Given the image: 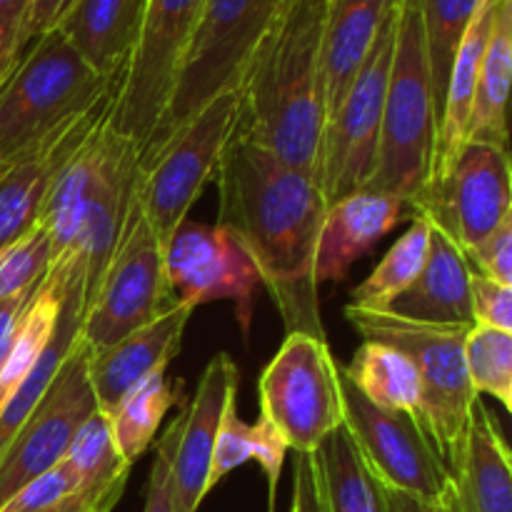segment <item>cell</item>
<instances>
[{
  "label": "cell",
  "instance_id": "1",
  "mask_svg": "<svg viewBox=\"0 0 512 512\" xmlns=\"http://www.w3.org/2000/svg\"><path fill=\"white\" fill-rule=\"evenodd\" d=\"M218 225L233 230L253 255L285 333L325 340L315 248L328 203L320 180L290 168L235 130L218 170Z\"/></svg>",
  "mask_w": 512,
  "mask_h": 512
},
{
  "label": "cell",
  "instance_id": "2",
  "mask_svg": "<svg viewBox=\"0 0 512 512\" xmlns=\"http://www.w3.org/2000/svg\"><path fill=\"white\" fill-rule=\"evenodd\" d=\"M328 0H285L250 58L238 133L320 180L325 105L320 53Z\"/></svg>",
  "mask_w": 512,
  "mask_h": 512
},
{
  "label": "cell",
  "instance_id": "3",
  "mask_svg": "<svg viewBox=\"0 0 512 512\" xmlns=\"http://www.w3.org/2000/svg\"><path fill=\"white\" fill-rule=\"evenodd\" d=\"M120 78L90 68L58 28L38 35L0 78V165L110 98Z\"/></svg>",
  "mask_w": 512,
  "mask_h": 512
},
{
  "label": "cell",
  "instance_id": "4",
  "mask_svg": "<svg viewBox=\"0 0 512 512\" xmlns=\"http://www.w3.org/2000/svg\"><path fill=\"white\" fill-rule=\"evenodd\" d=\"M435 140L438 113L418 0H398V33L385 93L378 160L365 190L398 195L408 205L433 173Z\"/></svg>",
  "mask_w": 512,
  "mask_h": 512
},
{
  "label": "cell",
  "instance_id": "5",
  "mask_svg": "<svg viewBox=\"0 0 512 512\" xmlns=\"http://www.w3.org/2000/svg\"><path fill=\"white\" fill-rule=\"evenodd\" d=\"M348 323L373 343L393 345L413 360L420 378V420L450 475L463 458L475 395L465 370L468 325H423L383 310L345 305Z\"/></svg>",
  "mask_w": 512,
  "mask_h": 512
},
{
  "label": "cell",
  "instance_id": "6",
  "mask_svg": "<svg viewBox=\"0 0 512 512\" xmlns=\"http://www.w3.org/2000/svg\"><path fill=\"white\" fill-rule=\"evenodd\" d=\"M283 3L285 0H205L193 38L180 60L168 108L145 150L188 123L210 100L240 88L255 48L278 18Z\"/></svg>",
  "mask_w": 512,
  "mask_h": 512
},
{
  "label": "cell",
  "instance_id": "7",
  "mask_svg": "<svg viewBox=\"0 0 512 512\" xmlns=\"http://www.w3.org/2000/svg\"><path fill=\"white\" fill-rule=\"evenodd\" d=\"M240 115L243 90H228L140 155L138 203L163 245L188 220L193 203L215 178Z\"/></svg>",
  "mask_w": 512,
  "mask_h": 512
},
{
  "label": "cell",
  "instance_id": "8",
  "mask_svg": "<svg viewBox=\"0 0 512 512\" xmlns=\"http://www.w3.org/2000/svg\"><path fill=\"white\" fill-rule=\"evenodd\" d=\"M338 368L323 338L290 333L260 375V415L295 455H313L343 425Z\"/></svg>",
  "mask_w": 512,
  "mask_h": 512
},
{
  "label": "cell",
  "instance_id": "9",
  "mask_svg": "<svg viewBox=\"0 0 512 512\" xmlns=\"http://www.w3.org/2000/svg\"><path fill=\"white\" fill-rule=\"evenodd\" d=\"M398 33V3L390 10L355 73L348 93L335 113L325 120L323 153H320V190L325 203L333 205L348 195L365 190L375 170L383 128L385 93Z\"/></svg>",
  "mask_w": 512,
  "mask_h": 512
},
{
  "label": "cell",
  "instance_id": "10",
  "mask_svg": "<svg viewBox=\"0 0 512 512\" xmlns=\"http://www.w3.org/2000/svg\"><path fill=\"white\" fill-rule=\"evenodd\" d=\"M205 0H148L108 123L143 153L168 108L180 60L188 50Z\"/></svg>",
  "mask_w": 512,
  "mask_h": 512
},
{
  "label": "cell",
  "instance_id": "11",
  "mask_svg": "<svg viewBox=\"0 0 512 512\" xmlns=\"http://www.w3.org/2000/svg\"><path fill=\"white\" fill-rule=\"evenodd\" d=\"M163 243L135 200L128 225L83 310L80 338L90 353L110 348L170 308Z\"/></svg>",
  "mask_w": 512,
  "mask_h": 512
},
{
  "label": "cell",
  "instance_id": "12",
  "mask_svg": "<svg viewBox=\"0 0 512 512\" xmlns=\"http://www.w3.org/2000/svg\"><path fill=\"white\" fill-rule=\"evenodd\" d=\"M340 398L345 430L383 488L403 490L425 500L445 498L455 488L453 475L440 460L418 413L378 408L343 375Z\"/></svg>",
  "mask_w": 512,
  "mask_h": 512
},
{
  "label": "cell",
  "instance_id": "13",
  "mask_svg": "<svg viewBox=\"0 0 512 512\" xmlns=\"http://www.w3.org/2000/svg\"><path fill=\"white\" fill-rule=\"evenodd\" d=\"M165 288L173 305L230 300L243 335L253 325L255 293L263 285L253 255L225 225L185 220L163 245Z\"/></svg>",
  "mask_w": 512,
  "mask_h": 512
},
{
  "label": "cell",
  "instance_id": "14",
  "mask_svg": "<svg viewBox=\"0 0 512 512\" xmlns=\"http://www.w3.org/2000/svg\"><path fill=\"white\" fill-rule=\"evenodd\" d=\"M408 208L440 225L465 253L512 215L510 148L465 143L448 175L425 185Z\"/></svg>",
  "mask_w": 512,
  "mask_h": 512
},
{
  "label": "cell",
  "instance_id": "15",
  "mask_svg": "<svg viewBox=\"0 0 512 512\" xmlns=\"http://www.w3.org/2000/svg\"><path fill=\"white\" fill-rule=\"evenodd\" d=\"M90 348L80 338L8 448L0 455V508L68 453L80 425L98 410L88 375Z\"/></svg>",
  "mask_w": 512,
  "mask_h": 512
},
{
  "label": "cell",
  "instance_id": "16",
  "mask_svg": "<svg viewBox=\"0 0 512 512\" xmlns=\"http://www.w3.org/2000/svg\"><path fill=\"white\" fill-rule=\"evenodd\" d=\"M238 365L228 353L210 358L183 413L173 458V512H198L210 493V465L220 420L238 393Z\"/></svg>",
  "mask_w": 512,
  "mask_h": 512
},
{
  "label": "cell",
  "instance_id": "17",
  "mask_svg": "<svg viewBox=\"0 0 512 512\" xmlns=\"http://www.w3.org/2000/svg\"><path fill=\"white\" fill-rule=\"evenodd\" d=\"M138 163L140 150L128 138L115 133L108 123L98 188L73 250V258L85 270V303L103 278L125 233L130 210L138 200Z\"/></svg>",
  "mask_w": 512,
  "mask_h": 512
},
{
  "label": "cell",
  "instance_id": "18",
  "mask_svg": "<svg viewBox=\"0 0 512 512\" xmlns=\"http://www.w3.org/2000/svg\"><path fill=\"white\" fill-rule=\"evenodd\" d=\"M115 93L0 165V248L18 240L38 223L50 178L58 165L83 143L85 135L100 120L108 118Z\"/></svg>",
  "mask_w": 512,
  "mask_h": 512
},
{
  "label": "cell",
  "instance_id": "19",
  "mask_svg": "<svg viewBox=\"0 0 512 512\" xmlns=\"http://www.w3.org/2000/svg\"><path fill=\"white\" fill-rule=\"evenodd\" d=\"M190 318H193L190 305H170L153 323L143 325L100 353H90V388L100 413H113L140 380L173 363L175 355L180 353Z\"/></svg>",
  "mask_w": 512,
  "mask_h": 512
},
{
  "label": "cell",
  "instance_id": "20",
  "mask_svg": "<svg viewBox=\"0 0 512 512\" xmlns=\"http://www.w3.org/2000/svg\"><path fill=\"white\" fill-rule=\"evenodd\" d=\"M405 200L398 195L358 190L328 205L315 248V283H340L380 238L400 223Z\"/></svg>",
  "mask_w": 512,
  "mask_h": 512
},
{
  "label": "cell",
  "instance_id": "21",
  "mask_svg": "<svg viewBox=\"0 0 512 512\" xmlns=\"http://www.w3.org/2000/svg\"><path fill=\"white\" fill-rule=\"evenodd\" d=\"M430 223V245L423 270L410 288L390 300L383 313L423 325H468L473 328L470 305V265L463 248L440 225Z\"/></svg>",
  "mask_w": 512,
  "mask_h": 512
},
{
  "label": "cell",
  "instance_id": "22",
  "mask_svg": "<svg viewBox=\"0 0 512 512\" xmlns=\"http://www.w3.org/2000/svg\"><path fill=\"white\" fill-rule=\"evenodd\" d=\"M105 138H108V118L100 120L85 135L83 143L58 165V170L50 178L38 213V223L43 225L50 240L48 268L73 260L85 213H88L95 188H98Z\"/></svg>",
  "mask_w": 512,
  "mask_h": 512
},
{
  "label": "cell",
  "instance_id": "23",
  "mask_svg": "<svg viewBox=\"0 0 512 512\" xmlns=\"http://www.w3.org/2000/svg\"><path fill=\"white\" fill-rule=\"evenodd\" d=\"M458 512H512V458L483 398L470 410L463 458L453 475Z\"/></svg>",
  "mask_w": 512,
  "mask_h": 512
},
{
  "label": "cell",
  "instance_id": "24",
  "mask_svg": "<svg viewBox=\"0 0 512 512\" xmlns=\"http://www.w3.org/2000/svg\"><path fill=\"white\" fill-rule=\"evenodd\" d=\"M398 0H328L323 25V75L325 120L335 113L348 93L365 55L373 48L380 25L385 23Z\"/></svg>",
  "mask_w": 512,
  "mask_h": 512
},
{
  "label": "cell",
  "instance_id": "25",
  "mask_svg": "<svg viewBox=\"0 0 512 512\" xmlns=\"http://www.w3.org/2000/svg\"><path fill=\"white\" fill-rule=\"evenodd\" d=\"M148 0H73L55 28L100 75L125 70Z\"/></svg>",
  "mask_w": 512,
  "mask_h": 512
},
{
  "label": "cell",
  "instance_id": "26",
  "mask_svg": "<svg viewBox=\"0 0 512 512\" xmlns=\"http://www.w3.org/2000/svg\"><path fill=\"white\" fill-rule=\"evenodd\" d=\"M498 0H483L478 13L470 20L463 40L458 45V53L453 58V68L448 75V88H445L443 113L438 123V140H435V158L430 183H438L448 175L450 165L458 158L463 145L468 143L470 118H473L475 90H478L480 60H483L485 43H488L490 28H493Z\"/></svg>",
  "mask_w": 512,
  "mask_h": 512
},
{
  "label": "cell",
  "instance_id": "27",
  "mask_svg": "<svg viewBox=\"0 0 512 512\" xmlns=\"http://www.w3.org/2000/svg\"><path fill=\"white\" fill-rule=\"evenodd\" d=\"M83 310H85V270L78 260H70L68 288H65L63 308H60L58 325H55L53 338H50V343L45 345L43 355L38 358L35 368L30 370L28 378L23 380V385L15 390L13 398H10L8 403H5V408L0 410V455H3V450L8 448L10 440L15 438L20 425H23L25 420H28V415L33 413L35 405L40 403L45 390L50 388L55 375L60 373L63 363L68 360L73 345L80 340Z\"/></svg>",
  "mask_w": 512,
  "mask_h": 512
},
{
  "label": "cell",
  "instance_id": "28",
  "mask_svg": "<svg viewBox=\"0 0 512 512\" xmlns=\"http://www.w3.org/2000/svg\"><path fill=\"white\" fill-rule=\"evenodd\" d=\"M512 78V0H498L493 28L480 60L478 90H475L473 118L468 143L508 145V93Z\"/></svg>",
  "mask_w": 512,
  "mask_h": 512
},
{
  "label": "cell",
  "instance_id": "29",
  "mask_svg": "<svg viewBox=\"0 0 512 512\" xmlns=\"http://www.w3.org/2000/svg\"><path fill=\"white\" fill-rule=\"evenodd\" d=\"M325 512H388L385 488L340 425L313 453Z\"/></svg>",
  "mask_w": 512,
  "mask_h": 512
},
{
  "label": "cell",
  "instance_id": "30",
  "mask_svg": "<svg viewBox=\"0 0 512 512\" xmlns=\"http://www.w3.org/2000/svg\"><path fill=\"white\" fill-rule=\"evenodd\" d=\"M340 375L373 405L383 410H420V378L413 360L403 350L365 340L353 355V363L340 365ZM420 418V415H418Z\"/></svg>",
  "mask_w": 512,
  "mask_h": 512
},
{
  "label": "cell",
  "instance_id": "31",
  "mask_svg": "<svg viewBox=\"0 0 512 512\" xmlns=\"http://www.w3.org/2000/svg\"><path fill=\"white\" fill-rule=\"evenodd\" d=\"M168 368H160L140 380L128 395L110 413V428H113L118 453L128 465H133L145 450L153 445L160 423L173 408L175 390L168 383Z\"/></svg>",
  "mask_w": 512,
  "mask_h": 512
},
{
  "label": "cell",
  "instance_id": "32",
  "mask_svg": "<svg viewBox=\"0 0 512 512\" xmlns=\"http://www.w3.org/2000/svg\"><path fill=\"white\" fill-rule=\"evenodd\" d=\"M430 223L425 215L413 213L410 228L395 240L378 268L350 293V305L363 310H383L393 298L415 283L428 258Z\"/></svg>",
  "mask_w": 512,
  "mask_h": 512
},
{
  "label": "cell",
  "instance_id": "33",
  "mask_svg": "<svg viewBox=\"0 0 512 512\" xmlns=\"http://www.w3.org/2000/svg\"><path fill=\"white\" fill-rule=\"evenodd\" d=\"M480 3L483 0H418L438 123L440 113H443L445 88H448L453 58L458 53V45L468 30L470 20L478 13Z\"/></svg>",
  "mask_w": 512,
  "mask_h": 512
},
{
  "label": "cell",
  "instance_id": "34",
  "mask_svg": "<svg viewBox=\"0 0 512 512\" xmlns=\"http://www.w3.org/2000/svg\"><path fill=\"white\" fill-rule=\"evenodd\" d=\"M63 460H68L78 470L83 488L90 490H103L110 488V485L128 483V473L133 468L118 453L113 428H110V415L100 413V410H95L80 425Z\"/></svg>",
  "mask_w": 512,
  "mask_h": 512
},
{
  "label": "cell",
  "instance_id": "35",
  "mask_svg": "<svg viewBox=\"0 0 512 512\" xmlns=\"http://www.w3.org/2000/svg\"><path fill=\"white\" fill-rule=\"evenodd\" d=\"M465 370L475 395H490L512 410V333L473 325L465 338Z\"/></svg>",
  "mask_w": 512,
  "mask_h": 512
},
{
  "label": "cell",
  "instance_id": "36",
  "mask_svg": "<svg viewBox=\"0 0 512 512\" xmlns=\"http://www.w3.org/2000/svg\"><path fill=\"white\" fill-rule=\"evenodd\" d=\"M50 263V240L40 223L0 248V300L38 288Z\"/></svg>",
  "mask_w": 512,
  "mask_h": 512
},
{
  "label": "cell",
  "instance_id": "37",
  "mask_svg": "<svg viewBox=\"0 0 512 512\" xmlns=\"http://www.w3.org/2000/svg\"><path fill=\"white\" fill-rule=\"evenodd\" d=\"M83 490V480H80L78 470L68 463L60 460L50 470L40 473L30 483H25L8 503L0 508V512H43L53 505L63 503L65 498L75 495Z\"/></svg>",
  "mask_w": 512,
  "mask_h": 512
},
{
  "label": "cell",
  "instance_id": "38",
  "mask_svg": "<svg viewBox=\"0 0 512 512\" xmlns=\"http://www.w3.org/2000/svg\"><path fill=\"white\" fill-rule=\"evenodd\" d=\"M255 453V433L253 425L243 423L238 418V403H230L228 410L220 420L218 438H215L213 465H210V490L220 483L228 473L238 470L248 460H253Z\"/></svg>",
  "mask_w": 512,
  "mask_h": 512
},
{
  "label": "cell",
  "instance_id": "39",
  "mask_svg": "<svg viewBox=\"0 0 512 512\" xmlns=\"http://www.w3.org/2000/svg\"><path fill=\"white\" fill-rule=\"evenodd\" d=\"M183 415L165 428V433L153 445V468L148 475L143 512H173V458L178 448Z\"/></svg>",
  "mask_w": 512,
  "mask_h": 512
},
{
  "label": "cell",
  "instance_id": "40",
  "mask_svg": "<svg viewBox=\"0 0 512 512\" xmlns=\"http://www.w3.org/2000/svg\"><path fill=\"white\" fill-rule=\"evenodd\" d=\"M470 270L500 285H512V215L480 243L465 250Z\"/></svg>",
  "mask_w": 512,
  "mask_h": 512
},
{
  "label": "cell",
  "instance_id": "41",
  "mask_svg": "<svg viewBox=\"0 0 512 512\" xmlns=\"http://www.w3.org/2000/svg\"><path fill=\"white\" fill-rule=\"evenodd\" d=\"M470 305L475 325L512 333V285H500L470 270Z\"/></svg>",
  "mask_w": 512,
  "mask_h": 512
},
{
  "label": "cell",
  "instance_id": "42",
  "mask_svg": "<svg viewBox=\"0 0 512 512\" xmlns=\"http://www.w3.org/2000/svg\"><path fill=\"white\" fill-rule=\"evenodd\" d=\"M33 0H0V78L20 58V35Z\"/></svg>",
  "mask_w": 512,
  "mask_h": 512
},
{
  "label": "cell",
  "instance_id": "43",
  "mask_svg": "<svg viewBox=\"0 0 512 512\" xmlns=\"http://www.w3.org/2000/svg\"><path fill=\"white\" fill-rule=\"evenodd\" d=\"M253 433H255V453L253 460L263 468L265 478H268L270 490H278V480L280 473H283V463H285V455H288V445H285L283 435L273 428L270 420H265L260 415L258 423L253 425Z\"/></svg>",
  "mask_w": 512,
  "mask_h": 512
},
{
  "label": "cell",
  "instance_id": "44",
  "mask_svg": "<svg viewBox=\"0 0 512 512\" xmlns=\"http://www.w3.org/2000/svg\"><path fill=\"white\" fill-rule=\"evenodd\" d=\"M290 512H325L318 468H315L313 455H298V458H295Z\"/></svg>",
  "mask_w": 512,
  "mask_h": 512
},
{
  "label": "cell",
  "instance_id": "45",
  "mask_svg": "<svg viewBox=\"0 0 512 512\" xmlns=\"http://www.w3.org/2000/svg\"><path fill=\"white\" fill-rule=\"evenodd\" d=\"M70 3H73V0H33L28 10V18H25L23 35H20V53H23L38 35L53 30L55 23L63 18L65 10L70 8Z\"/></svg>",
  "mask_w": 512,
  "mask_h": 512
},
{
  "label": "cell",
  "instance_id": "46",
  "mask_svg": "<svg viewBox=\"0 0 512 512\" xmlns=\"http://www.w3.org/2000/svg\"><path fill=\"white\" fill-rule=\"evenodd\" d=\"M123 490H125V483L110 485V488H103V490L83 488L75 495H70V498H65L63 503L53 505V508L43 512H110L115 505H118Z\"/></svg>",
  "mask_w": 512,
  "mask_h": 512
},
{
  "label": "cell",
  "instance_id": "47",
  "mask_svg": "<svg viewBox=\"0 0 512 512\" xmlns=\"http://www.w3.org/2000/svg\"><path fill=\"white\" fill-rule=\"evenodd\" d=\"M385 503H388V512H458L455 488L438 500H425L403 490L385 488Z\"/></svg>",
  "mask_w": 512,
  "mask_h": 512
},
{
  "label": "cell",
  "instance_id": "48",
  "mask_svg": "<svg viewBox=\"0 0 512 512\" xmlns=\"http://www.w3.org/2000/svg\"><path fill=\"white\" fill-rule=\"evenodd\" d=\"M33 293L35 290H30L25 295H15V298L0 300V368H3V360L15 338V330H18L20 320H23V313L28 308Z\"/></svg>",
  "mask_w": 512,
  "mask_h": 512
},
{
  "label": "cell",
  "instance_id": "49",
  "mask_svg": "<svg viewBox=\"0 0 512 512\" xmlns=\"http://www.w3.org/2000/svg\"><path fill=\"white\" fill-rule=\"evenodd\" d=\"M270 512H275V490H270Z\"/></svg>",
  "mask_w": 512,
  "mask_h": 512
}]
</instances>
